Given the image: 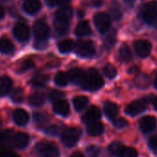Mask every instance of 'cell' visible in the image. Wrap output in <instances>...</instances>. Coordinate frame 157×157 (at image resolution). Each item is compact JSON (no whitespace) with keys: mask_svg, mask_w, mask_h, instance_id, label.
Returning a JSON list of instances; mask_svg holds the SVG:
<instances>
[{"mask_svg":"<svg viewBox=\"0 0 157 157\" xmlns=\"http://www.w3.org/2000/svg\"><path fill=\"white\" fill-rule=\"evenodd\" d=\"M13 135V131L11 129H6L0 131V145H2L5 142L10 143V138Z\"/></svg>","mask_w":157,"mask_h":157,"instance_id":"cell-35","label":"cell"},{"mask_svg":"<svg viewBox=\"0 0 157 157\" xmlns=\"http://www.w3.org/2000/svg\"><path fill=\"white\" fill-rule=\"evenodd\" d=\"M54 27H55V30H56L57 34L63 35V34L67 33V31L69 29V23H68L67 20L59 19V18H56L55 17Z\"/></svg>","mask_w":157,"mask_h":157,"instance_id":"cell-20","label":"cell"},{"mask_svg":"<svg viewBox=\"0 0 157 157\" xmlns=\"http://www.w3.org/2000/svg\"><path fill=\"white\" fill-rule=\"evenodd\" d=\"M113 124L117 128H123L128 126V121L123 117H117L113 120Z\"/></svg>","mask_w":157,"mask_h":157,"instance_id":"cell-41","label":"cell"},{"mask_svg":"<svg viewBox=\"0 0 157 157\" xmlns=\"http://www.w3.org/2000/svg\"><path fill=\"white\" fill-rule=\"evenodd\" d=\"M35 151L40 157H59L60 151L56 144L51 141H40L35 146Z\"/></svg>","mask_w":157,"mask_h":157,"instance_id":"cell-3","label":"cell"},{"mask_svg":"<svg viewBox=\"0 0 157 157\" xmlns=\"http://www.w3.org/2000/svg\"><path fill=\"white\" fill-rule=\"evenodd\" d=\"M110 13H111L112 17L117 21L120 20L121 17H122V12H121V10H120V9L118 7H112L111 10H110Z\"/></svg>","mask_w":157,"mask_h":157,"instance_id":"cell-43","label":"cell"},{"mask_svg":"<svg viewBox=\"0 0 157 157\" xmlns=\"http://www.w3.org/2000/svg\"><path fill=\"white\" fill-rule=\"evenodd\" d=\"M104 73L105 75L109 78H113L117 76V69L114 66L107 64L104 67Z\"/></svg>","mask_w":157,"mask_h":157,"instance_id":"cell-36","label":"cell"},{"mask_svg":"<svg viewBox=\"0 0 157 157\" xmlns=\"http://www.w3.org/2000/svg\"><path fill=\"white\" fill-rule=\"evenodd\" d=\"M15 51L13 43L7 37L0 38V52L2 54H12Z\"/></svg>","mask_w":157,"mask_h":157,"instance_id":"cell-22","label":"cell"},{"mask_svg":"<svg viewBox=\"0 0 157 157\" xmlns=\"http://www.w3.org/2000/svg\"><path fill=\"white\" fill-rule=\"evenodd\" d=\"M104 110H105V114L107 117V118L112 121L115 118H117L118 112H119L118 106L115 103H112V102H105L104 105Z\"/></svg>","mask_w":157,"mask_h":157,"instance_id":"cell-18","label":"cell"},{"mask_svg":"<svg viewBox=\"0 0 157 157\" xmlns=\"http://www.w3.org/2000/svg\"><path fill=\"white\" fill-rule=\"evenodd\" d=\"M95 27L101 33H105L111 26V19L105 13H96L94 18Z\"/></svg>","mask_w":157,"mask_h":157,"instance_id":"cell-7","label":"cell"},{"mask_svg":"<svg viewBox=\"0 0 157 157\" xmlns=\"http://www.w3.org/2000/svg\"><path fill=\"white\" fill-rule=\"evenodd\" d=\"M81 136V131L77 128H67L61 132V140L67 147H73L78 142Z\"/></svg>","mask_w":157,"mask_h":157,"instance_id":"cell-5","label":"cell"},{"mask_svg":"<svg viewBox=\"0 0 157 157\" xmlns=\"http://www.w3.org/2000/svg\"><path fill=\"white\" fill-rule=\"evenodd\" d=\"M75 51L78 56L82 57H90L94 55V44L91 41H80L75 46Z\"/></svg>","mask_w":157,"mask_h":157,"instance_id":"cell-6","label":"cell"},{"mask_svg":"<svg viewBox=\"0 0 157 157\" xmlns=\"http://www.w3.org/2000/svg\"><path fill=\"white\" fill-rule=\"evenodd\" d=\"M84 74H85V71L83 69L78 68V67H74V68H71L67 72V77H68V80L72 82L73 83L81 84L83 80Z\"/></svg>","mask_w":157,"mask_h":157,"instance_id":"cell-16","label":"cell"},{"mask_svg":"<svg viewBox=\"0 0 157 157\" xmlns=\"http://www.w3.org/2000/svg\"><path fill=\"white\" fill-rule=\"evenodd\" d=\"M33 67H34V63H33L32 60H24V61L21 64L18 72L23 73V72H26L27 70L32 69Z\"/></svg>","mask_w":157,"mask_h":157,"instance_id":"cell-38","label":"cell"},{"mask_svg":"<svg viewBox=\"0 0 157 157\" xmlns=\"http://www.w3.org/2000/svg\"><path fill=\"white\" fill-rule=\"evenodd\" d=\"M105 131L104 125L99 121H94L87 124V132L91 136H99Z\"/></svg>","mask_w":157,"mask_h":157,"instance_id":"cell-21","label":"cell"},{"mask_svg":"<svg viewBox=\"0 0 157 157\" xmlns=\"http://www.w3.org/2000/svg\"><path fill=\"white\" fill-rule=\"evenodd\" d=\"M55 113L62 116V117H67L70 112L69 105L66 100H59L56 103H54L53 107Z\"/></svg>","mask_w":157,"mask_h":157,"instance_id":"cell-17","label":"cell"},{"mask_svg":"<svg viewBox=\"0 0 157 157\" xmlns=\"http://www.w3.org/2000/svg\"><path fill=\"white\" fill-rule=\"evenodd\" d=\"M10 157H20L18 154H16V153H14V152H12V154L10 155Z\"/></svg>","mask_w":157,"mask_h":157,"instance_id":"cell-54","label":"cell"},{"mask_svg":"<svg viewBox=\"0 0 157 157\" xmlns=\"http://www.w3.org/2000/svg\"><path fill=\"white\" fill-rule=\"evenodd\" d=\"M137 156H138V151L135 148L125 147V146L119 154V157H137Z\"/></svg>","mask_w":157,"mask_h":157,"instance_id":"cell-34","label":"cell"},{"mask_svg":"<svg viewBox=\"0 0 157 157\" xmlns=\"http://www.w3.org/2000/svg\"><path fill=\"white\" fill-rule=\"evenodd\" d=\"M119 57L122 61L128 62L131 58V51L128 46L122 45L119 49Z\"/></svg>","mask_w":157,"mask_h":157,"instance_id":"cell-32","label":"cell"},{"mask_svg":"<svg viewBox=\"0 0 157 157\" xmlns=\"http://www.w3.org/2000/svg\"><path fill=\"white\" fill-rule=\"evenodd\" d=\"M104 80L97 70L90 68L85 71L83 80L81 83L82 87L86 91H96L104 86Z\"/></svg>","mask_w":157,"mask_h":157,"instance_id":"cell-2","label":"cell"},{"mask_svg":"<svg viewBox=\"0 0 157 157\" xmlns=\"http://www.w3.org/2000/svg\"><path fill=\"white\" fill-rule=\"evenodd\" d=\"M49 26L43 20H38L33 24V34L35 37L34 47L37 49H44L46 47L49 36Z\"/></svg>","mask_w":157,"mask_h":157,"instance_id":"cell-1","label":"cell"},{"mask_svg":"<svg viewBox=\"0 0 157 157\" xmlns=\"http://www.w3.org/2000/svg\"><path fill=\"white\" fill-rule=\"evenodd\" d=\"M62 97H64V93H62L58 90H52L49 94V99L53 103L62 100Z\"/></svg>","mask_w":157,"mask_h":157,"instance_id":"cell-37","label":"cell"},{"mask_svg":"<svg viewBox=\"0 0 157 157\" xmlns=\"http://www.w3.org/2000/svg\"><path fill=\"white\" fill-rule=\"evenodd\" d=\"M30 119L29 114L21 108H18L13 112V120L18 126H25Z\"/></svg>","mask_w":157,"mask_h":157,"instance_id":"cell-15","label":"cell"},{"mask_svg":"<svg viewBox=\"0 0 157 157\" xmlns=\"http://www.w3.org/2000/svg\"><path fill=\"white\" fill-rule=\"evenodd\" d=\"M154 86H155V88L157 89V74H156V76H155V80H154Z\"/></svg>","mask_w":157,"mask_h":157,"instance_id":"cell-53","label":"cell"},{"mask_svg":"<svg viewBox=\"0 0 157 157\" xmlns=\"http://www.w3.org/2000/svg\"><path fill=\"white\" fill-rule=\"evenodd\" d=\"M134 47H135L136 53L140 56L145 57L150 55L151 49V44L147 40H138L134 43Z\"/></svg>","mask_w":157,"mask_h":157,"instance_id":"cell-12","label":"cell"},{"mask_svg":"<svg viewBox=\"0 0 157 157\" xmlns=\"http://www.w3.org/2000/svg\"><path fill=\"white\" fill-rule=\"evenodd\" d=\"M147 100L146 99H140L136 100L132 103H130L127 107H126V113L130 116V117H135L141 112H143L146 107H147Z\"/></svg>","mask_w":157,"mask_h":157,"instance_id":"cell-10","label":"cell"},{"mask_svg":"<svg viewBox=\"0 0 157 157\" xmlns=\"http://www.w3.org/2000/svg\"><path fill=\"white\" fill-rule=\"evenodd\" d=\"M33 119L39 125H43L47 121L46 116L44 114H42V113H34L33 114Z\"/></svg>","mask_w":157,"mask_h":157,"instance_id":"cell-40","label":"cell"},{"mask_svg":"<svg viewBox=\"0 0 157 157\" xmlns=\"http://www.w3.org/2000/svg\"><path fill=\"white\" fill-rule=\"evenodd\" d=\"M4 17H5V10L1 5H0V20H2Z\"/></svg>","mask_w":157,"mask_h":157,"instance_id":"cell-49","label":"cell"},{"mask_svg":"<svg viewBox=\"0 0 157 157\" xmlns=\"http://www.w3.org/2000/svg\"><path fill=\"white\" fill-rule=\"evenodd\" d=\"M86 152L89 157H98L100 154V148L96 145H90L86 149Z\"/></svg>","mask_w":157,"mask_h":157,"instance_id":"cell-39","label":"cell"},{"mask_svg":"<svg viewBox=\"0 0 157 157\" xmlns=\"http://www.w3.org/2000/svg\"><path fill=\"white\" fill-rule=\"evenodd\" d=\"M124 148L123 144L118 142V141H114L112 142L109 147H108V150H109V152L114 155V156H117V157H119V154L122 151V149Z\"/></svg>","mask_w":157,"mask_h":157,"instance_id":"cell-31","label":"cell"},{"mask_svg":"<svg viewBox=\"0 0 157 157\" xmlns=\"http://www.w3.org/2000/svg\"><path fill=\"white\" fill-rule=\"evenodd\" d=\"M48 80H49V77H48L46 74L39 73V74H36V75L32 78L31 84H32L33 87L41 88V87L45 86V84L47 83Z\"/></svg>","mask_w":157,"mask_h":157,"instance_id":"cell-23","label":"cell"},{"mask_svg":"<svg viewBox=\"0 0 157 157\" xmlns=\"http://www.w3.org/2000/svg\"><path fill=\"white\" fill-rule=\"evenodd\" d=\"M116 38H117V32L116 30H111L108 32V33L105 35V38L104 40L105 46L106 48H111L115 43H116Z\"/></svg>","mask_w":157,"mask_h":157,"instance_id":"cell-30","label":"cell"},{"mask_svg":"<svg viewBox=\"0 0 157 157\" xmlns=\"http://www.w3.org/2000/svg\"><path fill=\"white\" fill-rule=\"evenodd\" d=\"M30 142V136L25 132H17L13 133L10 138V144L17 149H24L28 146Z\"/></svg>","mask_w":157,"mask_h":157,"instance_id":"cell-9","label":"cell"},{"mask_svg":"<svg viewBox=\"0 0 157 157\" xmlns=\"http://www.w3.org/2000/svg\"><path fill=\"white\" fill-rule=\"evenodd\" d=\"M55 15H56V18L64 19V20H67L68 21L72 17V15H73V11H72L70 7L63 6L59 10H56Z\"/></svg>","mask_w":157,"mask_h":157,"instance_id":"cell-26","label":"cell"},{"mask_svg":"<svg viewBox=\"0 0 157 157\" xmlns=\"http://www.w3.org/2000/svg\"><path fill=\"white\" fill-rule=\"evenodd\" d=\"M68 77L67 74H66L63 71H59L56 74L55 76V82L56 85L60 86V87H64L68 83Z\"/></svg>","mask_w":157,"mask_h":157,"instance_id":"cell-29","label":"cell"},{"mask_svg":"<svg viewBox=\"0 0 157 157\" xmlns=\"http://www.w3.org/2000/svg\"><path fill=\"white\" fill-rule=\"evenodd\" d=\"M92 33L91 27L87 21H82L80 22L76 29H75V33L78 36H84V35H89Z\"/></svg>","mask_w":157,"mask_h":157,"instance_id":"cell-24","label":"cell"},{"mask_svg":"<svg viewBox=\"0 0 157 157\" xmlns=\"http://www.w3.org/2000/svg\"><path fill=\"white\" fill-rule=\"evenodd\" d=\"M84 16V11H82V10H80L78 11V17H83Z\"/></svg>","mask_w":157,"mask_h":157,"instance_id":"cell-52","label":"cell"},{"mask_svg":"<svg viewBox=\"0 0 157 157\" xmlns=\"http://www.w3.org/2000/svg\"><path fill=\"white\" fill-rule=\"evenodd\" d=\"M44 131H45L47 134H49V135H54V136L59 134V132H60L59 128L56 127V126H50V127L46 128L44 129Z\"/></svg>","mask_w":157,"mask_h":157,"instance_id":"cell-45","label":"cell"},{"mask_svg":"<svg viewBox=\"0 0 157 157\" xmlns=\"http://www.w3.org/2000/svg\"><path fill=\"white\" fill-rule=\"evenodd\" d=\"M157 126V119L152 116H145L140 120V130L144 133L151 132Z\"/></svg>","mask_w":157,"mask_h":157,"instance_id":"cell-11","label":"cell"},{"mask_svg":"<svg viewBox=\"0 0 157 157\" xmlns=\"http://www.w3.org/2000/svg\"><path fill=\"white\" fill-rule=\"evenodd\" d=\"M153 107L157 111V97H155L154 100H153Z\"/></svg>","mask_w":157,"mask_h":157,"instance_id":"cell-51","label":"cell"},{"mask_svg":"<svg viewBox=\"0 0 157 157\" xmlns=\"http://www.w3.org/2000/svg\"><path fill=\"white\" fill-rule=\"evenodd\" d=\"M12 81L8 76L0 77V96L7 95L12 89Z\"/></svg>","mask_w":157,"mask_h":157,"instance_id":"cell-19","label":"cell"},{"mask_svg":"<svg viewBox=\"0 0 157 157\" xmlns=\"http://www.w3.org/2000/svg\"><path fill=\"white\" fill-rule=\"evenodd\" d=\"M11 99L14 103L21 104L24 99V92L21 88H16L11 94Z\"/></svg>","mask_w":157,"mask_h":157,"instance_id":"cell-33","label":"cell"},{"mask_svg":"<svg viewBox=\"0 0 157 157\" xmlns=\"http://www.w3.org/2000/svg\"><path fill=\"white\" fill-rule=\"evenodd\" d=\"M141 17L151 26L157 25V1H151L141 8Z\"/></svg>","mask_w":157,"mask_h":157,"instance_id":"cell-4","label":"cell"},{"mask_svg":"<svg viewBox=\"0 0 157 157\" xmlns=\"http://www.w3.org/2000/svg\"><path fill=\"white\" fill-rule=\"evenodd\" d=\"M88 104V98L85 96H77L73 99V105L77 111H82Z\"/></svg>","mask_w":157,"mask_h":157,"instance_id":"cell-27","label":"cell"},{"mask_svg":"<svg viewBox=\"0 0 157 157\" xmlns=\"http://www.w3.org/2000/svg\"><path fill=\"white\" fill-rule=\"evenodd\" d=\"M71 157H84V155H83L82 153H81V152L77 151V152H74V153L71 155Z\"/></svg>","mask_w":157,"mask_h":157,"instance_id":"cell-50","label":"cell"},{"mask_svg":"<svg viewBox=\"0 0 157 157\" xmlns=\"http://www.w3.org/2000/svg\"><path fill=\"white\" fill-rule=\"evenodd\" d=\"M42 4L40 0H23V10L29 15H34L41 10Z\"/></svg>","mask_w":157,"mask_h":157,"instance_id":"cell-13","label":"cell"},{"mask_svg":"<svg viewBox=\"0 0 157 157\" xmlns=\"http://www.w3.org/2000/svg\"><path fill=\"white\" fill-rule=\"evenodd\" d=\"M45 102V96L43 93L37 92L33 94L29 98V103L33 106H41Z\"/></svg>","mask_w":157,"mask_h":157,"instance_id":"cell-25","label":"cell"},{"mask_svg":"<svg viewBox=\"0 0 157 157\" xmlns=\"http://www.w3.org/2000/svg\"><path fill=\"white\" fill-rule=\"evenodd\" d=\"M12 151L9 150L6 146L0 145V157H10Z\"/></svg>","mask_w":157,"mask_h":157,"instance_id":"cell-46","label":"cell"},{"mask_svg":"<svg viewBox=\"0 0 157 157\" xmlns=\"http://www.w3.org/2000/svg\"><path fill=\"white\" fill-rule=\"evenodd\" d=\"M57 47H58V50L63 53V54H66V53H68L70 52L73 47H74V43L73 41L67 39V40H63L61 42L58 43L57 44Z\"/></svg>","mask_w":157,"mask_h":157,"instance_id":"cell-28","label":"cell"},{"mask_svg":"<svg viewBox=\"0 0 157 157\" xmlns=\"http://www.w3.org/2000/svg\"><path fill=\"white\" fill-rule=\"evenodd\" d=\"M126 2H128V3H131V2H133V1H135V0H125Z\"/></svg>","mask_w":157,"mask_h":157,"instance_id":"cell-55","label":"cell"},{"mask_svg":"<svg viewBox=\"0 0 157 157\" xmlns=\"http://www.w3.org/2000/svg\"><path fill=\"white\" fill-rule=\"evenodd\" d=\"M149 82H150L149 78L147 76H145V75H142V76H140L139 78V81H138L137 83H138L139 87H147L148 84L150 83Z\"/></svg>","mask_w":157,"mask_h":157,"instance_id":"cell-44","label":"cell"},{"mask_svg":"<svg viewBox=\"0 0 157 157\" xmlns=\"http://www.w3.org/2000/svg\"><path fill=\"white\" fill-rule=\"evenodd\" d=\"M13 35L19 42L21 43L27 42L30 39V35H31L29 26L23 22L17 23L13 28Z\"/></svg>","mask_w":157,"mask_h":157,"instance_id":"cell-8","label":"cell"},{"mask_svg":"<svg viewBox=\"0 0 157 157\" xmlns=\"http://www.w3.org/2000/svg\"><path fill=\"white\" fill-rule=\"evenodd\" d=\"M70 0H47V4L50 7H56V6H64L67 5Z\"/></svg>","mask_w":157,"mask_h":157,"instance_id":"cell-42","label":"cell"},{"mask_svg":"<svg viewBox=\"0 0 157 157\" xmlns=\"http://www.w3.org/2000/svg\"><path fill=\"white\" fill-rule=\"evenodd\" d=\"M0 125H1V119H0Z\"/></svg>","mask_w":157,"mask_h":157,"instance_id":"cell-56","label":"cell"},{"mask_svg":"<svg viewBox=\"0 0 157 157\" xmlns=\"http://www.w3.org/2000/svg\"><path fill=\"white\" fill-rule=\"evenodd\" d=\"M101 117V111L97 106H91L86 113L84 114V116L82 117V121L86 124L97 121L99 118Z\"/></svg>","mask_w":157,"mask_h":157,"instance_id":"cell-14","label":"cell"},{"mask_svg":"<svg viewBox=\"0 0 157 157\" xmlns=\"http://www.w3.org/2000/svg\"><path fill=\"white\" fill-rule=\"evenodd\" d=\"M149 147L152 151H157V136H153V137H151L150 139V140H149Z\"/></svg>","mask_w":157,"mask_h":157,"instance_id":"cell-47","label":"cell"},{"mask_svg":"<svg viewBox=\"0 0 157 157\" xmlns=\"http://www.w3.org/2000/svg\"><path fill=\"white\" fill-rule=\"evenodd\" d=\"M91 5H93L94 7H99L102 5L103 0H90Z\"/></svg>","mask_w":157,"mask_h":157,"instance_id":"cell-48","label":"cell"}]
</instances>
